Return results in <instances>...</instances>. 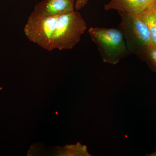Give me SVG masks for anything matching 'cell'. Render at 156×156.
Here are the masks:
<instances>
[{"label":"cell","instance_id":"5","mask_svg":"<svg viewBox=\"0 0 156 156\" xmlns=\"http://www.w3.org/2000/svg\"><path fill=\"white\" fill-rule=\"evenodd\" d=\"M156 0H111L104 6L105 11L115 10L119 13L139 17Z\"/></svg>","mask_w":156,"mask_h":156},{"label":"cell","instance_id":"8","mask_svg":"<svg viewBox=\"0 0 156 156\" xmlns=\"http://www.w3.org/2000/svg\"><path fill=\"white\" fill-rule=\"evenodd\" d=\"M139 56L146 62L153 70L156 72V46L152 45L149 46Z\"/></svg>","mask_w":156,"mask_h":156},{"label":"cell","instance_id":"10","mask_svg":"<svg viewBox=\"0 0 156 156\" xmlns=\"http://www.w3.org/2000/svg\"><path fill=\"white\" fill-rule=\"evenodd\" d=\"M147 155L149 156H156V151L152 153L149 154V155Z\"/></svg>","mask_w":156,"mask_h":156},{"label":"cell","instance_id":"3","mask_svg":"<svg viewBox=\"0 0 156 156\" xmlns=\"http://www.w3.org/2000/svg\"><path fill=\"white\" fill-rule=\"evenodd\" d=\"M119 14L121 22L118 28L122 33L128 52L139 56L146 48L153 45L148 28L140 16Z\"/></svg>","mask_w":156,"mask_h":156},{"label":"cell","instance_id":"6","mask_svg":"<svg viewBox=\"0 0 156 156\" xmlns=\"http://www.w3.org/2000/svg\"><path fill=\"white\" fill-rule=\"evenodd\" d=\"M75 0H43L35 6L34 12L44 16H59L74 11Z\"/></svg>","mask_w":156,"mask_h":156},{"label":"cell","instance_id":"7","mask_svg":"<svg viewBox=\"0 0 156 156\" xmlns=\"http://www.w3.org/2000/svg\"><path fill=\"white\" fill-rule=\"evenodd\" d=\"M140 17L148 28L153 45L156 46V2L151 5Z\"/></svg>","mask_w":156,"mask_h":156},{"label":"cell","instance_id":"4","mask_svg":"<svg viewBox=\"0 0 156 156\" xmlns=\"http://www.w3.org/2000/svg\"><path fill=\"white\" fill-rule=\"evenodd\" d=\"M58 16H41L33 11L24 27L26 36L44 50L52 51Z\"/></svg>","mask_w":156,"mask_h":156},{"label":"cell","instance_id":"2","mask_svg":"<svg viewBox=\"0 0 156 156\" xmlns=\"http://www.w3.org/2000/svg\"><path fill=\"white\" fill-rule=\"evenodd\" d=\"M87 29V23L78 11L59 15L53 40V50L73 49L80 42Z\"/></svg>","mask_w":156,"mask_h":156},{"label":"cell","instance_id":"1","mask_svg":"<svg viewBox=\"0 0 156 156\" xmlns=\"http://www.w3.org/2000/svg\"><path fill=\"white\" fill-rule=\"evenodd\" d=\"M88 32L104 62L115 65L130 54L119 28L91 27Z\"/></svg>","mask_w":156,"mask_h":156},{"label":"cell","instance_id":"9","mask_svg":"<svg viewBox=\"0 0 156 156\" xmlns=\"http://www.w3.org/2000/svg\"><path fill=\"white\" fill-rule=\"evenodd\" d=\"M89 0H75L74 8L76 11H78L84 8Z\"/></svg>","mask_w":156,"mask_h":156}]
</instances>
